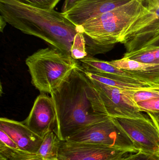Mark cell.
<instances>
[{
	"instance_id": "30bf717a",
	"label": "cell",
	"mask_w": 159,
	"mask_h": 160,
	"mask_svg": "<svg viewBox=\"0 0 159 160\" xmlns=\"http://www.w3.org/2000/svg\"><path fill=\"white\" fill-rule=\"evenodd\" d=\"M57 116L51 96L41 93L35 99L28 117L22 121L35 134L44 138L54 131Z\"/></svg>"
},
{
	"instance_id": "44dd1931",
	"label": "cell",
	"mask_w": 159,
	"mask_h": 160,
	"mask_svg": "<svg viewBox=\"0 0 159 160\" xmlns=\"http://www.w3.org/2000/svg\"><path fill=\"white\" fill-rule=\"evenodd\" d=\"M125 160H159V155L138 151L128 158Z\"/></svg>"
},
{
	"instance_id": "8992f818",
	"label": "cell",
	"mask_w": 159,
	"mask_h": 160,
	"mask_svg": "<svg viewBox=\"0 0 159 160\" xmlns=\"http://www.w3.org/2000/svg\"><path fill=\"white\" fill-rule=\"evenodd\" d=\"M147 10L125 33L122 44L126 52L138 50L159 35V5L146 0Z\"/></svg>"
},
{
	"instance_id": "9a60e30c",
	"label": "cell",
	"mask_w": 159,
	"mask_h": 160,
	"mask_svg": "<svg viewBox=\"0 0 159 160\" xmlns=\"http://www.w3.org/2000/svg\"><path fill=\"white\" fill-rule=\"evenodd\" d=\"M0 160H44L35 153L8 147L0 142Z\"/></svg>"
},
{
	"instance_id": "d6986e66",
	"label": "cell",
	"mask_w": 159,
	"mask_h": 160,
	"mask_svg": "<svg viewBox=\"0 0 159 160\" xmlns=\"http://www.w3.org/2000/svg\"><path fill=\"white\" fill-rule=\"evenodd\" d=\"M31 6L41 9L52 10L60 0H18Z\"/></svg>"
},
{
	"instance_id": "83f0119b",
	"label": "cell",
	"mask_w": 159,
	"mask_h": 160,
	"mask_svg": "<svg viewBox=\"0 0 159 160\" xmlns=\"http://www.w3.org/2000/svg\"><path fill=\"white\" fill-rule=\"evenodd\" d=\"M59 160L58 159V158H55V159H48V160Z\"/></svg>"
},
{
	"instance_id": "f1b7e54d",
	"label": "cell",
	"mask_w": 159,
	"mask_h": 160,
	"mask_svg": "<svg viewBox=\"0 0 159 160\" xmlns=\"http://www.w3.org/2000/svg\"><path fill=\"white\" fill-rule=\"evenodd\" d=\"M117 160H125V158H123L121 159Z\"/></svg>"
},
{
	"instance_id": "d4e9b609",
	"label": "cell",
	"mask_w": 159,
	"mask_h": 160,
	"mask_svg": "<svg viewBox=\"0 0 159 160\" xmlns=\"http://www.w3.org/2000/svg\"><path fill=\"white\" fill-rule=\"evenodd\" d=\"M147 47H159V35L147 43Z\"/></svg>"
},
{
	"instance_id": "7402d4cb",
	"label": "cell",
	"mask_w": 159,
	"mask_h": 160,
	"mask_svg": "<svg viewBox=\"0 0 159 160\" xmlns=\"http://www.w3.org/2000/svg\"><path fill=\"white\" fill-rule=\"evenodd\" d=\"M0 142L14 149H20L12 139L2 130L0 129Z\"/></svg>"
},
{
	"instance_id": "484cf974",
	"label": "cell",
	"mask_w": 159,
	"mask_h": 160,
	"mask_svg": "<svg viewBox=\"0 0 159 160\" xmlns=\"http://www.w3.org/2000/svg\"><path fill=\"white\" fill-rule=\"evenodd\" d=\"M6 22L3 18L2 17L0 16V29H1V32H2L5 26L6 25Z\"/></svg>"
},
{
	"instance_id": "9c48e42d",
	"label": "cell",
	"mask_w": 159,
	"mask_h": 160,
	"mask_svg": "<svg viewBox=\"0 0 159 160\" xmlns=\"http://www.w3.org/2000/svg\"><path fill=\"white\" fill-rule=\"evenodd\" d=\"M137 151L159 155V132L149 117L146 118H115Z\"/></svg>"
},
{
	"instance_id": "6da1fadb",
	"label": "cell",
	"mask_w": 159,
	"mask_h": 160,
	"mask_svg": "<svg viewBox=\"0 0 159 160\" xmlns=\"http://www.w3.org/2000/svg\"><path fill=\"white\" fill-rule=\"evenodd\" d=\"M50 95L57 116L54 131L61 141L110 117L98 90L79 64L63 84Z\"/></svg>"
},
{
	"instance_id": "5b68a950",
	"label": "cell",
	"mask_w": 159,
	"mask_h": 160,
	"mask_svg": "<svg viewBox=\"0 0 159 160\" xmlns=\"http://www.w3.org/2000/svg\"><path fill=\"white\" fill-rule=\"evenodd\" d=\"M66 140L102 145L131 153L138 152L127 133L112 117L88 126Z\"/></svg>"
},
{
	"instance_id": "4316f807",
	"label": "cell",
	"mask_w": 159,
	"mask_h": 160,
	"mask_svg": "<svg viewBox=\"0 0 159 160\" xmlns=\"http://www.w3.org/2000/svg\"><path fill=\"white\" fill-rule=\"evenodd\" d=\"M147 1L152 2L156 4L159 5V0H147Z\"/></svg>"
},
{
	"instance_id": "ac0fdd59",
	"label": "cell",
	"mask_w": 159,
	"mask_h": 160,
	"mask_svg": "<svg viewBox=\"0 0 159 160\" xmlns=\"http://www.w3.org/2000/svg\"><path fill=\"white\" fill-rule=\"evenodd\" d=\"M125 92L136 104L141 102L159 98V94L155 90H125Z\"/></svg>"
},
{
	"instance_id": "7c38bea8",
	"label": "cell",
	"mask_w": 159,
	"mask_h": 160,
	"mask_svg": "<svg viewBox=\"0 0 159 160\" xmlns=\"http://www.w3.org/2000/svg\"><path fill=\"white\" fill-rule=\"evenodd\" d=\"M132 0H80L63 13L77 26L89 20L111 11Z\"/></svg>"
},
{
	"instance_id": "3957f363",
	"label": "cell",
	"mask_w": 159,
	"mask_h": 160,
	"mask_svg": "<svg viewBox=\"0 0 159 160\" xmlns=\"http://www.w3.org/2000/svg\"><path fill=\"white\" fill-rule=\"evenodd\" d=\"M147 10L146 0H132L79 26L88 55L104 54L121 43L125 33Z\"/></svg>"
},
{
	"instance_id": "8fae6325",
	"label": "cell",
	"mask_w": 159,
	"mask_h": 160,
	"mask_svg": "<svg viewBox=\"0 0 159 160\" xmlns=\"http://www.w3.org/2000/svg\"><path fill=\"white\" fill-rule=\"evenodd\" d=\"M77 61L85 72L124 82L144 86L159 91V84L139 79L129 71L119 69L109 62L100 60L91 55Z\"/></svg>"
},
{
	"instance_id": "603a6c76",
	"label": "cell",
	"mask_w": 159,
	"mask_h": 160,
	"mask_svg": "<svg viewBox=\"0 0 159 160\" xmlns=\"http://www.w3.org/2000/svg\"><path fill=\"white\" fill-rule=\"evenodd\" d=\"M79 1L80 0H65L62 9V12L64 13L68 11Z\"/></svg>"
},
{
	"instance_id": "e0dca14e",
	"label": "cell",
	"mask_w": 159,
	"mask_h": 160,
	"mask_svg": "<svg viewBox=\"0 0 159 160\" xmlns=\"http://www.w3.org/2000/svg\"><path fill=\"white\" fill-rule=\"evenodd\" d=\"M109 62L110 63L119 69L130 72L143 71L147 68L153 65V64L143 63L125 57Z\"/></svg>"
},
{
	"instance_id": "52a82bcc",
	"label": "cell",
	"mask_w": 159,
	"mask_h": 160,
	"mask_svg": "<svg viewBox=\"0 0 159 160\" xmlns=\"http://www.w3.org/2000/svg\"><path fill=\"white\" fill-rule=\"evenodd\" d=\"M131 153L102 145L60 140L58 159L59 160H117Z\"/></svg>"
},
{
	"instance_id": "cb8c5ba5",
	"label": "cell",
	"mask_w": 159,
	"mask_h": 160,
	"mask_svg": "<svg viewBox=\"0 0 159 160\" xmlns=\"http://www.w3.org/2000/svg\"><path fill=\"white\" fill-rule=\"evenodd\" d=\"M148 116L151 118L155 126L157 127L159 132V112H147Z\"/></svg>"
},
{
	"instance_id": "277c9868",
	"label": "cell",
	"mask_w": 159,
	"mask_h": 160,
	"mask_svg": "<svg viewBox=\"0 0 159 160\" xmlns=\"http://www.w3.org/2000/svg\"><path fill=\"white\" fill-rule=\"evenodd\" d=\"M33 85L42 93L52 94L67 80L79 63L51 48L40 49L25 61Z\"/></svg>"
},
{
	"instance_id": "ffe728a7",
	"label": "cell",
	"mask_w": 159,
	"mask_h": 160,
	"mask_svg": "<svg viewBox=\"0 0 159 160\" xmlns=\"http://www.w3.org/2000/svg\"><path fill=\"white\" fill-rule=\"evenodd\" d=\"M136 104L142 112H159V98L138 102Z\"/></svg>"
},
{
	"instance_id": "2e32d148",
	"label": "cell",
	"mask_w": 159,
	"mask_h": 160,
	"mask_svg": "<svg viewBox=\"0 0 159 160\" xmlns=\"http://www.w3.org/2000/svg\"><path fill=\"white\" fill-rule=\"evenodd\" d=\"M85 72V71H84ZM87 77L90 79L97 81L106 85L114 87L116 88L124 90H157L154 88H148L144 86L135 84L129 83L111 79L105 77L98 76L88 72H85Z\"/></svg>"
},
{
	"instance_id": "ba28073f",
	"label": "cell",
	"mask_w": 159,
	"mask_h": 160,
	"mask_svg": "<svg viewBox=\"0 0 159 160\" xmlns=\"http://www.w3.org/2000/svg\"><path fill=\"white\" fill-rule=\"evenodd\" d=\"M90 80L98 90L106 114L110 117L146 118L149 117L143 113L125 90Z\"/></svg>"
},
{
	"instance_id": "4fadbf2b",
	"label": "cell",
	"mask_w": 159,
	"mask_h": 160,
	"mask_svg": "<svg viewBox=\"0 0 159 160\" xmlns=\"http://www.w3.org/2000/svg\"><path fill=\"white\" fill-rule=\"evenodd\" d=\"M0 129L6 132L20 150L37 154L43 138L32 131L22 122L0 118Z\"/></svg>"
},
{
	"instance_id": "7a4b0ae2",
	"label": "cell",
	"mask_w": 159,
	"mask_h": 160,
	"mask_svg": "<svg viewBox=\"0 0 159 160\" xmlns=\"http://www.w3.org/2000/svg\"><path fill=\"white\" fill-rule=\"evenodd\" d=\"M0 13L12 27L69 56H72L75 39L81 33L80 27L62 12L34 7L18 0H0Z\"/></svg>"
},
{
	"instance_id": "5bb4252c",
	"label": "cell",
	"mask_w": 159,
	"mask_h": 160,
	"mask_svg": "<svg viewBox=\"0 0 159 160\" xmlns=\"http://www.w3.org/2000/svg\"><path fill=\"white\" fill-rule=\"evenodd\" d=\"M60 140L54 131L48 133L43 141L37 154L44 160L58 158Z\"/></svg>"
}]
</instances>
